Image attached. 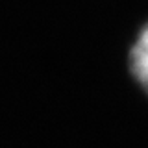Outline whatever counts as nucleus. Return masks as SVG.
<instances>
[{
    "label": "nucleus",
    "instance_id": "1",
    "mask_svg": "<svg viewBox=\"0 0 148 148\" xmlns=\"http://www.w3.org/2000/svg\"><path fill=\"white\" fill-rule=\"evenodd\" d=\"M130 71L139 85L148 95V22L141 28L130 50Z\"/></svg>",
    "mask_w": 148,
    "mask_h": 148
}]
</instances>
